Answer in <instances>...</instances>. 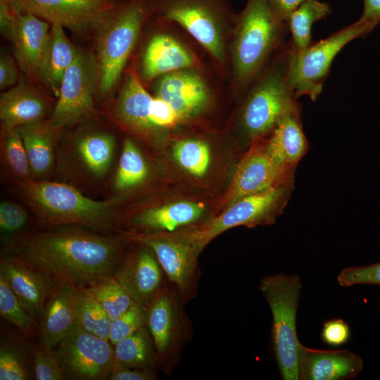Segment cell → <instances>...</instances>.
Wrapping results in <instances>:
<instances>
[{
    "instance_id": "2e32d148",
    "label": "cell",
    "mask_w": 380,
    "mask_h": 380,
    "mask_svg": "<svg viewBox=\"0 0 380 380\" xmlns=\"http://www.w3.org/2000/svg\"><path fill=\"white\" fill-rule=\"evenodd\" d=\"M136 243L137 248L125 254L113 276L133 301L146 310L169 281L153 250Z\"/></svg>"
},
{
    "instance_id": "4fadbf2b",
    "label": "cell",
    "mask_w": 380,
    "mask_h": 380,
    "mask_svg": "<svg viewBox=\"0 0 380 380\" xmlns=\"http://www.w3.org/2000/svg\"><path fill=\"white\" fill-rule=\"evenodd\" d=\"M56 351L66 379L104 380L115 366L110 341L75 325Z\"/></svg>"
},
{
    "instance_id": "ee69618b",
    "label": "cell",
    "mask_w": 380,
    "mask_h": 380,
    "mask_svg": "<svg viewBox=\"0 0 380 380\" xmlns=\"http://www.w3.org/2000/svg\"><path fill=\"white\" fill-rule=\"evenodd\" d=\"M150 118L153 125L158 129L171 127L182 121L168 103L156 96L152 100Z\"/></svg>"
},
{
    "instance_id": "9c48e42d",
    "label": "cell",
    "mask_w": 380,
    "mask_h": 380,
    "mask_svg": "<svg viewBox=\"0 0 380 380\" xmlns=\"http://www.w3.org/2000/svg\"><path fill=\"white\" fill-rule=\"evenodd\" d=\"M162 13L193 37L217 65L225 66L229 35L232 34L225 12L217 0H164Z\"/></svg>"
},
{
    "instance_id": "9a60e30c",
    "label": "cell",
    "mask_w": 380,
    "mask_h": 380,
    "mask_svg": "<svg viewBox=\"0 0 380 380\" xmlns=\"http://www.w3.org/2000/svg\"><path fill=\"white\" fill-rule=\"evenodd\" d=\"M42 20L74 32L101 27L120 5L118 0H16Z\"/></svg>"
},
{
    "instance_id": "ac0fdd59",
    "label": "cell",
    "mask_w": 380,
    "mask_h": 380,
    "mask_svg": "<svg viewBox=\"0 0 380 380\" xmlns=\"http://www.w3.org/2000/svg\"><path fill=\"white\" fill-rule=\"evenodd\" d=\"M155 93L173 108L182 121L201 113L211 101L210 86L196 68L182 69L160 77Z\"/></svg>"
},
{
    "instance_id": "5b68a950",
    "label": "cell",
    "mask_w": 380,
    "mask_h": 380,
    "mask_svg": "<svg viewBox=\"0 0 380 380\" xmlns=\"http://www.w3.org/2000/svg\"><path fill=\"white\" fill-rule=\"evenodd\" d=\"M301 288L298 276L281 273L264 277L259 284L272 312V350L283 380L299 379L296 314Z\"/></svg>"
},
{
    "instance_id": "d6a6232c",
    "label": "cell",
    "mask_w": 380,
    "mask_h": 380,
    "mask_svg": "<svg viewBox=\"0 0 380 380\" xmlns=\"http://www.w3.org/2000/svg\"><path fill=\"white\" fill-rule=\"evenodd\" d=\"M148 174V166L141 151L132 140L126 139L113 180L114 189L122 192L137 186L146 180Z\"/></svg>"
},
{
    "instance_id": "ba28073f",
    "label": "cell",
    "mask_w": 380,
    "mask_h": 380,
    "mask_svg": "<svg viewBox=\"0 0 380 380\" xmlns=\"http://www.w3.org/2000/svg\"><path fill=\"white\" fill-rule=\"evenodd\" d=\"M379 23L358 19L326 39L313 42L300 55L296 54L291 70L296 98L308 96L316 101L339 51L351 41L367 35Z\"/></svg>"
},
{
    "instance_id": "8992f818",
    "label": "cell",
    "mask_w": 380,
    "mask_h": 380,
    "mask_svg": "<svg viewBox=\"0 0 380 380\" xmlns=\"http://www.w3.org/2000/svg\"><path fill=\"white\" fill-rule=\"evenodd\" d=\"M294 181L243 197L215 218L189 230L174 233L189 243L197 255L213 239L235 227H253L272 223L290 198Z\"/></svg>"
},
{
    "instance_id": "6da1fadb",
    "label": "cell",
    "mask_w": 380,
    "mask_h": 380,
    "mask_svg": "<svg viewBox=\"0 0 380 380\" xmlns=\"http://www.w3.org/2000/svg\"><path fill=\"white\" fill-rule=\"evenodd\" d=\"M128 242L118 234L60 225L40 232H21L4 243L6 252L39 272L53 286L71 284L84 289L114 275Z\"/></svg>"
},
{
    "instance_id": "7c38bea8",
    "label": "cell",
    "mask_w": 380,
    "mask_h": 380,
    "mask_svg": "<svg viewBox=\"0 0 380 380\" xmlns=\"http://www.w3.org/2000/svg\"><path fill=\"white\" fill-rule=\"evenodd\" d=\"M99 80L98 61L92 54L77 51L63 75L57 103L47 120L49 125L60 132L86 117L92 110Z\"/></svg>"
},
{
    "instance_id": "bcb514c9",
    "label": "cell",
    "mask_w": 380,
    "mask_h": 380,
    "mask_svg": "<svg viewBox=\"0 0 380 380\" xmlns=\"http://www.w3.org/2000/svg\"><path fill=\"white\" fill-rule=\"evenodd\" d=\"M15 23V11L12 0H0V29L2 35L11 40Z\"/></svg>"
},
{
    "instance_id": "4316f807",
    "label": "cell",
    "mask_w": 380,
    "mask_h": 380,
    "mask_svg": "<svg viewBox=\"0 0 380 380\" xmlns=\"http://www.w3.org/2000/svg\"><path fill=\"white\" fill-rule=\"evenodd\" d=\"M47 110L45 99L24 82L0 96L1 130L42 121Z\"/></svg>"
},
{
    "instance_id": "7bdbcfd3",
    "label": "cell",
    "mask_w": 380,
    "mask_h": 380,
    "mask_svg": "<svg viewBox=\"0 0 380 380\" xmlns=\"http://www.w3.org/2000/svg\"><path fill=\"white\" fill-rule=\"evenodd\" d=\"M350 336L349 325L342 319L327 320L322 326L321 338L328 346H341L348 341Z\"/></svg>"
},
{
    "instance_id": "603a6c76",
    "label": "cell",
    "mask_w": 380,
    "mask_h": 380,
    "mask_svg": "<svg viewBox=\"0 0 380 380\" xmlns=\"http://www.w3.org/2000/svg\"><path fill=\"white\" fill-rule=\"evenodd\" d=\"M15 11V23L11 42L20 68L28 74H38L51 27L49 23L23 8L12 0Z\"/></svg>"
},
{
    "instance_id": "3957f363",
    "label": "cell",
    "mask_w": 380,
    "mask_h": 380,
    "mask_svg": "<svg viewBox=\"0 0 380 380\" xmlns=\"http://www.w3.org/2000/svg\"><path fill=\"white\" fill-rule=\"evenodd\" d=\"M287 23L274 13L268 0H247L230 40L232 88L246 91L286 42Z\"/></svg>"
},
{
    "instance_id": "52a82bcc",
    "label": "cell",
    "mask_w": 380,
    "mask_h": 380,
    "mask_svg": "<svg viewBox=\"0 0 380 380\" xmlns=\"http://www.w3.org/2000/svg\"><path fill=\"white\" fill-rule=\"evenodd\" d=\"M146 15L145 1L120 5L101 27L98 42L99 92L108 94L120 75L138 40Z\"/></svg>"
},
{
    "instance_id": "f1b7e54d",
    "label": "cell",
    "mask_w": 380,
    "mask_h": 380,
    "mask_svg": "<svg viewBox=\"0 0 380 380\" xmlns=\"http://www.w3.org/2000/svg\"><path fill=\"white\" fill-rule=\"evenodd\" d=\"M64 28L59 23L51 24L38 69V75L56 96H58L63 75L77 52L68 39Z\"/></svg>"
},
{
    "instance_id": "e575fe53",
    "label": "cell",
    "mask_w": 380,
    "mask_h": 380,
    "mask_svg": "<svg viewBox=\"0 0 380 380\" xmlns=\"http://www.w3.org/2000/svg\"><path fill=\"white\" fill-rule=\"evenodd\" d=\"M1 156L4 167L16 183L32 179L27 155L17 128L1 130Z\"/></svg>"
},
{
    "instance_id": "83f0119b",
    "label": "cell",
    "mask_w": 380,
    "mask_h": 380,
    "mask_svg": "<svg viewBox=\"0 0 380 380\" xmlns=\"http://www.w3.org/2000/svg\"><path fill=\"white\" fill-rule=\"evenodd\" d=\"M29 160L32 179L43 180L52 171L56 153V140L60 132L47 122L23 125L17 128Z\"/></svg>"
},
{
    "instance_id": "ffe728a7",
    "label": "cell",
    "mask_w": 380,
    "mask_h": 380,
    "mask_svg": "<svg viewBox=\"0 0 380 380\" xmlns=\"http://www.w3.org/2000/svg\"><path fill=\"white\" fill-rule=\"evenodd\" d=\"M298 378L300 380H347L363 369L362 358L348 350H319L298 346Z\"/></svg>"
},
{
    "instance_id": "f6af8a7d",
    "label": "cell",
    "mask_w": 380,
    "mask_h": 380,
    "mask_svg": "<svg viewBox=\"0 0 380 380\" xmlns=\"http://www.w3.org/2000/svg\"><path fill=\"white\" fill-rule=\"evenodd\" d=\"M108 379L110 380H155L157 376L155 371L127 368L115 365Z\"/></svg>"
},
{
    "instance_id": "277c9868",
    "label": "cell",
    "mask_w": 380,
    "mask_h": 380,
    "mask_svg": "<svg viewBox=\"0 0 380 380\" xmlns=\"http://www.w3.org/2000/svg\"><path fill=\"white\" fill-rule=\"evenodd\" d=\"M295 56L289 39L246 89L239 125L248 141L254 142L267 135L287 112L299 103L291 77Z\"/></svg>"
},
{
    "instance_id": "c3c4849f",
    "label": "cell",
    "mask_w": 380,
    "mask_h": 380,
    "mask_svg": "<svg viewBox=\"0 0 380 380\" xmlns=\"http://www.w3.org/2000/svg\"><path fill=\"white\" fill-rule=\"evenodd\" d=\"M306 0H268L275 15L287 23L291 13Z\"/></svg>"
},
{
    "instance_id": "7dc6e473",
    "label": "cell",
    "mask_w": 380,
    "mask_h": 380,
    "mask_svg": "<svg viewBox=\"0 0 380 380\" xmlns=\"http://www.w3.org/2000/svg\"><path fill=\"white\" fill-rule=\"evenodd\" d=\"M18 69L14 59L2 55L0 59V88L4 89L14 84L18 79Z\"/></svg>"
},
{
    "instance_id": "d6986e66",
    "label": "cell",
    "mask_w": 380,
    "mask_h": 380,
    "mask_svg": "<svg viewBox=\"0 0 380 380\" xmlns=\"http://www.w3.org/2000/svg\"><path fill=\"white\" fill-rule=\"evenodd\" d=\"M0 277L25 309L35 319L39 317L53 288L52 283L39 272L8 252L1 257Z\"/></svg>"
},
{
    "instance_id": "1f68e13d",
    "label": "cell",
    "mask_w": 380,
    "mask_h": 380,
    "mask_svg": "<svg viewBox=\"0 0 380 380\" xmlns=\"http://www.w3.org/2000/svg\"><path fill=\"white\" fill-rule=\"evenodd\" d=\"M331 8L329 4L318 0H306L289 15L287 20L289 39L296 56L300 55L311 45L312 25L329 15Z\"/></svg>"
},
{
    "instance_id": "74e56055",
    "label": "cell",
    "mask_w": 380,
    "mask_h": 380,
    "mask_svg": "<svg viewBox=\"0 0 380 380\" xmlns=\"http://www.w3.org/2000/svg\"><path fill=\"white\" fill-rule=\"evenodd\" d=\"M0 315L13 324L27 338L34 336L36 319L23 306L4 279L0 277Z\"/></svg>"
},
{
    "instance_id": "5bb4252c",
    "label": "cell",
    "mask_w": 380,
    "mask_h": 380,
    "mask_svg": "<svg viewBox=\"0 0 380 380\" xmlns=\"http://www.w3.org/2000/svg\"><path fill=\"white\" fill-rule=\"evenodd\" d=\"M116 139L109 132L90 131L80 134L66 147L57 149L58 163L74 182L99 184L112 166Z\"/></svg>"
},
{
    "instance_id": "836d02e7",
    "label": "cell",
    "mask_w": 380,
    "mask_h": 380,
    "mask_svg": "<svg viewBox=\"0 0 380 380\" xmlns=\"http://www.w3.org/2000/svg\"><path fill=\"white\" fill-rule=\"evenodd\" d=\"M113 321L136 305L114 276L104 277L83 289Z\"/></svg>"
},
{
    "instance_id": "7402d4cb",
    "label": "cell",
    "mask_w": 380,
    "mask_h": 380,
    "mask_svg": "<svg viewBox=\"0 0 380 380\" xmlns=\"http://www.w3.org/2000/svg\"><path fill=\"white\" fill-rule=\"evenodd\" d=\"M194 53L182 42L167 33L153 35L148 42L141 61V75L146 81L182 69H198Z\"/></svg>"
},
{
    "instance_id": "f35d334b",
    "label": "cell",
    "mask_w": 380,
    "mask_h": 380,
    "mask_svg": "<svg viewBox=\"0 0 380 380\" xmlns=\"http://www.w3.org/2000/svg\"><path fill=\"white\" fill-rule=\"evenodd\" d=\"M40 343L33 348L34 379L37 380L66 379L56 351Z\"/></svg>"
},
{
    "instance_id": "f546056e",
    "label": "cell",
    "mask_w": 380,
    "mask_h": 380,
    "mask_svg": "<svg viewBox=\"0 0 380 380\" xmlns=\"http://www.w3.org/2000/svg\"><path fill=\"white\" fill-rule=\"evenodd\" d=\"M113 346L115 365L152 371L160 366L156 347L146 325Z\"/></svg>"
},
{
    "instance_id": "b9f144b4",
    "label": "cell",
    "mask_w": 380,
    "mask_h": 380,
    "mask_svg": "<svg viewBox=\"0 0 380 380\" xmlns=\"http://www.w3.org/2000/svg\"><path fill=\"white\" fill-rule=\"evenodd\" d=\"M338 284L349 287L357 284L380 285V262L343 269L337 276Z\"/></svg>"
},
{
    "instance_id": "e0dca14e",
    "label": "cell",
    "mask_w": 380,
    "mask_h": 380,
    "mask_svg": "<svg viewBox=\"0 0 380 380\" xmlns=\"http://www.w3.org/2000/svg\"><path fill=\"white\" fill-rule=\"evenodd\" d=\"M238 165L230 188V204L253 194L294 181V172L278 165L267 153L264 142L255 141Z\"/></svg>"
},
{
    "instance_id": "cb8c5ba5",
    "label": "cell",
    "mask_w": 380,
    "mask_h": 380,
    "mask_svg": "<svg viewBox=\"0 0 380 380\" xmlns=\"http://www.w3.org/2000/svg\"><path fill=\"white\" fill-rule=\"evenodd\" d=\"M300 113L301 106L298 103L279 120L264 142L271 158L281 167L291 172H295L308 150Z\"/></svg>"
},
{
    "instance_id": "44dd1931",
    "label": "cell",
    "mask_w": 380,
    "mask_h": 380,
    "mask_svg": "<svg viewBox=\"0 0 380 380\" xmlns=\"http://www.w3.org/2000/svg\"><path fill=\"white\" fill-rule=\"evenodd\" d=\"M80 291L71 284L53 286L39 317L41 344L53 348L76 324Z\"/></svg>"
},
{
    "instance_id": "8fae6325",
    "label": "cell",
    "mask_w": 380,
    "mask_h": 380,
    "mask_svg": "<svg viewBox=\"0 0 380 380\" xmlns=\"http://www.w3.org/2000/svg\"><path fill=\"white\" fill-rule=\"evenodd\" d=\"M117 234L129 242L141 243L154 252L169 282L177 289L186 304L197 293L201 270L197 253L185 241L174 233H146L118 229Z\"/></svg>"
},
{
    "instance_id": "30bf717a",
    "label": "cell",
    "mask_w": 380,
    "mask_h": 380,
    "mask_svg": "<svg viewBox=\"0 0 380 380\" xmlns=\"http://www.w3.org/2000/svg\"><path fill=\"white\" fill-rule=\"evenodd\" d=\"M177 289L170 282L146 311V327L153 338L159 364L166 374L178 363L191 327Z\"/></svg>"
},
{
    "instance_id": "4dcf8cb0",
    "label": "cell",
    "mask_w": 380,
    "mask_h": 380,
    "mask_svg": "<svg viewBox=\"0 0 380 380\" xmlns=\"http://www.w3.org/2000/svg\"><path fill=\"white\" fill-rule=\"evenodd\" d=\"M33 377V348L17 336H1L0 380H28Z\"/></svg>"
},
{
    "instance_id": "8d00e7d4",
    "label": "cell",
    "mask_w": 380,
    "mask_h": 380,
    "mask_svg": "<svg viewBox=\"0 0 380 380\" xmlns=\"http://www.w3.org/2000/svg\"><path fill=\"white\" fill-rule=\"evenodd\" d=\"M173 156L183 169L196 177L203 176L210 163L208 144L197 139L177 141L173 147Z\"/></svg>"
},
{
    "instance_id": "60d3db41",
    "label": "cell",
    "mask_w": 380,
    "mask_h": 380,
    "mask_svg": "<svg viewBox=\"0 0 380 380\" xmlns=\"http://www.w3.org/2000/svg\"><path fill=\"white\" fill-rule=\"evenodd\" d=\"M29 220L26 210L19 204L1 201L0 204V229L4 243L21 233Z\"/></svg>"
},
{
    "instance_id": "7a4b0ae2",
    "label": "cell",
    "mask_w": 380,
    "mask_h": 380,
    "mask_svg": "<svg viewBox=\"0 0 380 380\" xmlns=\"http://www.w3.org/2000/svg\"><path fill=\"white\" fill-rule=\"evenodd\" d=\"M44 228L77 225L110 234L117 232V198L91 199L65 183L34 180L16 183Z\"/></svg>"
},
{
    "instance_id": "d4e9b609",
    "label": "cell",
    "mask_w": 380,
    "mask_h": 380,
    "mask_svg": "<svg viewBox=\"0 0 380 380\" xmlns=\"http://www.w3.org/2000/svg\"><path fill=\"white\" fill-rule=\"evenodd\" d=\"M204 211L201 203L176 202L146 208L132 216L129 224L137 229L134 232L173 233L198 220Z\"/></svg>"
},
{
    "instance_id": "681fc988",
    "label": "cell",
    "mask_w": 380,
    "mask_h": 380,
    "mask_svg": "<svg viewBox=\"0 0 380 380\" xmlns=\"http://www.w3.org/2000/svg\"><path fill=\"white\" fill-rule=\"evenodd\" d=\"M359 19L380 21V0H363V11Z\"/></svg>"
},
{
    "instance_id": "d590c367",
    "label": "cell",
    "mask_w": 380,
    "mask_h": 380,
    "mask_svg": "<svg viewBox=\"0 0 380 380\" xmlns=\"http://www.w3.org/2000/svg\"><path fill=\"white\" fill-rule=\"evenodd\" d=\"M112 320L99 304L83 289H80L76 325L84 331L110 341Z\"/></svg>"
},
{
    "instance_id": "ab89813d",
    "label": "cell",
    "mask_w": 380,
    "mask_h": 380,
    "mask_svg": "<svg viewBox=\"0 0 380 380\" xmlns=\"http://www.w3.org/2000/svg\"><path fill=\"white\" fill-rule=\"evenodd\" d=\"M146 325V311L136 304L112 321L110 342L114 346Z\"/></svg>"
},
{
    "instance_id": "484cf974",
    "label": "cell",
    "mask_w": 380,
    "mask_h": 380,
    "mask_svg": "<svg viewBox=\"0 0 380 380\" xmlns=\"http://www.w3.org/2000/svg\"><path fill=\"white\" fill-rule=\"evenodd\" d=\"M153 98L134 72H129L123 84L115 107V117L128 129L148 135L158 128L151 120Z\"/></svg>"
}]
</instances>
